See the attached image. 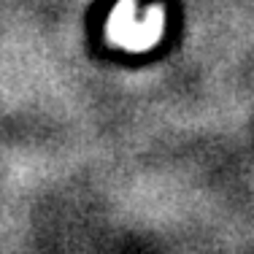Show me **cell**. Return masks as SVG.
Masks as SVG:
<instances>
[{
    "instance_id": "1",
    "label": "cell",
    "mask_w": 254,
    "mask_h": 254,
    "mask_svg": "<svg viewBox=\"0 0 254 254\" xmlns=\"http://www.w3.org/2000/svg\"><path fill=\"white\" fill-rule=\"evenodd\" d=\"M160 27H162V16L160 11H152L146 19H138L127 5L117 11L111 25V35L125 46H149L152 41L160 38Z\"/></svg>"
}]
</instances>
